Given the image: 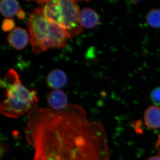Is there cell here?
I'll return each mask as SVG.
<instances>
[{
	"mask_svg": "<svg viewBox=\"0 0 160 160\" xmlns=\"http://www.w3.org/2000/svg\"><path fill=\"white\" fill-rule=\"evenodd\" d=\"M42 6L44 16L65 29L71 38L81 33L80 9L75 1L53 0L38 2Z\"/></svg>",
	"mask_w": 160,
	"mask_h": 160,
	"instance_id": "obj_4",
	"label": "cell"
},
{
	"mask_svg": "<svg viewBox=\"0 0 160 160\" xmlns=\"http://www.w3.org/2000/svg\"><path fill=\"white\" fill-rule=\"evenodd\" d=\"M100 18L97 12L90 8H83L80 12V21L82 27L92 29L97 26Z\"/></svg>",
	"mask_w": 160,
	"mask_h": 160,
	"instance_id": "obj_7",
	"label": "cell"
},
{
	"mask_svg": "<svg viewBox=\"0 0 160 160\" xmlns=\"http://www.w3.org/2000/svg\"><path fill=\"white\" fill-rule=\"evenodd\" d=\"M0 85L6 90V98L0 105L3 115L17 118L37 107L36 90L26 88L14 69H9L4 79H1Z\"/></svg>",
	"mask_w": 160,
	"mask_h": 160,
	"instance_id": "obj_3",
	"label": "cell"
},
{
	"mask_svg": "<svg viewBox=\"0 0 160 160\" xmlns=\"http://www.w3.org/2000/svg\"><path fill=\"white\" fill-rule=\"evenodd\" d=\"M148 160H160V157L158 156L151 157L148 159Z\"/></svg>",
	"mask_w": 160,
	"mask_h": 160,
	"instance_id": "obj_16",
	"label": "cell"
},
{
	"mask_svg": "<svg viewBox=\"0 0 160 160\" xmlns=\"http://www.w3.org/2000/svg\"><path fill=\"white\" fill-rule=\"evenodd\" d=\"M18 18L21 20H23L26 18V13L22 10L20 9L19 11L18 12L17 14H16Z\"/></svg>",
	"mask_w": 160,
	"mask_h": 160,
	"instance_id": "obj_14",
	"label": "cell"
},
{
	"mask_svg": "<svg viewBox=\"0 0 160 160\" xmlns=\"http://www.w3.org/2000/svg\"><path fill=\"white\" fill-rule=\"evenodd\" d=\"M150 98L155 106L160 107V87H157L152 90Z\"/></svg>",
	"mask_w": 160,
	"mask_h": 160,
	"instance_id": "obj_13",
	"label": "cell"
},
{
	"mask_svg": "<svg viewBox=\"0 0 160 160\" xmlns=\"http://www.w3.org/2000/svg\"><path fill=\"white\" fill-rule=\"evenodd\" d=\"M146 22L155 29L160 28V9L152 8L146 15Z\"/></svg>",
	"mask_w": 160,
	"mask_h": 160,
	"instance_id": "obj_11",
	"label": "cell"
},
{
	"mask_svg": "<svg viewBox=\"0 0 160 160\" xmlns=\"http://www.w3.org/2000/svg\"><path fill=\"white\" fill-rule=\"evenodd\" d=\"M67 82V76L65 72L61 69L52 70L48 74L46 79L49 87L55 90L63 88Z\"/></svg>",
	"mask_w": 160,
	"mask_h": 160,
	"instance_id": "obj_9",
	"label": "cell"
},
{
	"mask_svg": "<svg viewBox=\"0 0 160 160\" xmlns=\"http://www.w3.org/2000/svg\"><path fill=\"white\" fill-rule=\"evenodd\" d=\"M10 46L17 50H21L29 42V36L27 31L21 27H15L9 32L7 37Z\"/></svg>",
	"mask_w": 160,
	"mask_h": 160,
	"instance_id": "obj_5",
	"label": "cell"
},
{
	"mask_svg": "<svg viewBox=\"0 0 160 160\" xmlns=\"http://www.w3.org/2000/svg\"><path fill=\"white\" fill-rule=\"evenodd\" d=\"M25 138L34 150L31 160H109L104 126L90 121L82 106L55 110L36 107L27 115Z\"/></svg>",
	"mask_w": 160,
	"mask_h": 160,
	"instance_id": "obj_1",
	"label": "cell"
},
{
	"mask_svg": "<svg viewBox=\"0 0 160 160\" xmlns=\"http://www.w3.org/2000/svg\"><path fill=\"white\" fill-rule=\"evenodd\" d=\"M15 23L12 18H5L2 23V28L5 32L12 30L14 29Z\"/></svg>",
	"mask_w": 160,
	"mask_h": 160,
	"instance_id": "obj_12",
	"label": "cell"
},
{
	"mask_svg": "<svg viewBox=\"0 0 160 160\" xmlns=\"http://www.w3.org/2000/svg\"><path fill=\"white\" fill-rule=\"evenodd\" d=\"M144 120L145 125L149 129H159L160 107L156 106L148 107L144 112Z\"/></svg>",
	"mask_w": 160,
	"mask_h": 160,
	"instance_id": "obj_8",
	"label": "cell"
},
{
	"mask_svg": "<svg viewBox=\"0 0 160 160\" xmlns=\"http://www.w3.org/2000/svg\"><path fill=\"white\" fill-rule=\"evenodd\" d=\"M47 102L50 109L55 110H62L69 105L67 95L59 89L53 90L48 94Z\"/></svg>",
	"mask_w": 160,
	"mask_h": 160,
	"instance_id": "obj_6",
	"label": "cell"
},
{
	"mask_svg": "<svg viewBox=\"0 0 160 160\" xmlns=\"http://www.w3.org/2000/svg\"><path fill=\"white\" fill-rule=\"evenodd\" d=\"M27 26L32 50L36 54L51 48H64L71 38L65 29L45 18L42 4L31 12Z\"/></svg>",
	"mask_w": 160,
	"mask_h": 160,
	"instance_id": "obj_2",
	"label": "cell"
},
{
	"mask_svg": "<svg viewBox=\"0 0 160 160\" xmlns=\"http://www.w3.org/2000/svg\"><path fill=\"white\" fill-rule=\"evenodd\" d=\"M20 9L19 4L15 0H3L0 2L1 13L6 18L16 15Z\"/></svg>",
	"mask_w": 160,
	"mask_h": 160,
	"instance_id": "obj_10",
	"label": "cell"
},
{
	"mask_svg": "<svg viewBox=\"0 0 160 160\" xmlns=\"http://www.w3.org/2000/svg\"><path fill=\"white\" fill-rule=\"evenodd\" d=\"M155 148L157 150L158 155L160 157V132L159 134L158 138L156 144L155 145Z\"/></svg>",
	"mask_w": 160,
	"mask_h": 160,
	"instance_id": "obj_15",
	"label": "cell"
}]
</instances>
